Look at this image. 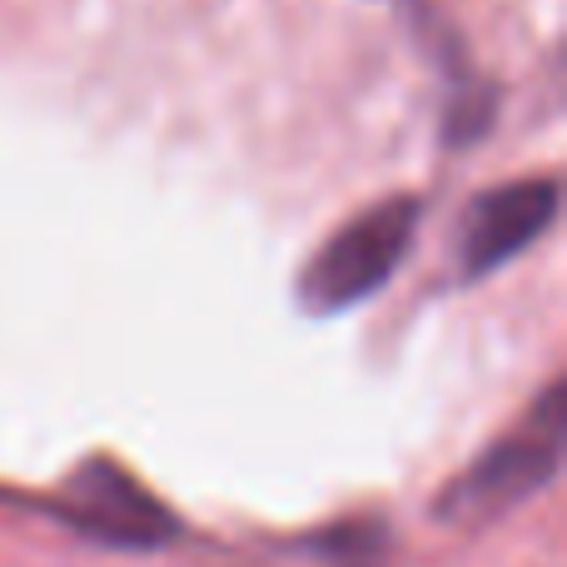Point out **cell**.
<instances>
[{
    "instance_id": "1",
    "label": "cell",
    "mask_w": 567,
    "mask_h": 567,
    "mask_svg": "<svg viewBox=\"0 0 567 567\" xmlns=\"http://www.w3.org/2000/svg\"><path fill=\"white\" fill-rule=\"evenodd\" d=\"M419 235V199L389 195L359 209L333 239L313 249L299 275V303L309 313H349L353 303L373 299L393 275Z\"/></svg>"
},
{
    "instance_id": "2",
    "label": "cell",
    "mask_w": 567,
    "mask_h": 567,
    "mask_svg": "<svg viewBox=\"0 0 567 567\" xmlns=\"http://www.w3.org/2000/svg\"><path fill=\"white\" fill-rule=\"evenodd\" d=\"M563 383H553L543 393V403L533 409L528 423L498 439L483 458L468 463L458 483H449L439 498V518L443 523H458V528H478V523H493L503 513H513L523 498L543 493L553 478H558V463H563Z\"/></svg>"
},
{
    "instance_id": "3",
    "label": "cell",
    "mask_w": 567,
    "mask_h": 567,
    "mask_svg": "<svg viewBox=\"0 0 567 567\" xmlns=\"http://www.w3.org/2000/svg\"><path fill=\"white\" fill-rule=\"evenodd\" d=\"M558 219V179H508L468 205L463 215V279H483L503 269L513 255L548 235Z\"/></svg>"
},
{
    "instance_id": "4",
    "label": "cell",
    "mask_w": 567,
    "mask_h": 567,
    "mask_svg": "<svg viewBox=\"0 0 567 567\" xmlns=\"http://www.w3.org/2000/svg\"><path fill=\"white\" fill-rule=\"evenodd\" d=\"M80 533H95L120 548H155L175 533V518L140 488L130 473L115 463H85L75 478L65 483V503H60Z\"/></svg>"
}]
</instances>
